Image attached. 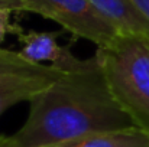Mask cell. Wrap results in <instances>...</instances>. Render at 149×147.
Wrapping results in <instances>:
<instances>
[{"mask_svg":"<svg viewBox=\"0 0 149 147\" xmlns=\"http://www.w3.org/2000/svg\"><path fill=\"white\" fill-rule=\"evenodd\" d=\"M133 7L136 9V12L146 20V23L149 25V0H129Z\"/></svg>","mask_w":149,"mask_h":147,"instance_id":"8fae6325","label":"cell"},{"mask_svg":"<svg viewBox=\"0 0 149 147\" xmlns=\"http://www.w3.org/2000/svg\"><path fill=\"white\" fill-rule=\"evenodd\" d=\"M129 127L135 124L114 101L94 55L32 97L25 124L10 140L16 147H52Z\"/></svg>","mask_w":149,"mask_h":147,"instance_id":"6da1fadb","label":"cell"},{"mask_svg":"<svg viewBox=\"0 0 149 147\" xmlns=\"http://www.w3.org/2000/svg\"><path fill=\"white\" fill-rule=\"evenodd\" d=\"M59 35H61L59 30L58 32H36V30L25 32L23 30L17 36L22 43V49L19 52L33 63L51 62V66L62 72L78 69L86 62V59L77 58L71 52L70 45L67 46L58 45L56 39Z\"/></svg>","mask_w":149,"mask_h":147,"instance_id":"277c9868","label":"cell"},{"mask_svg":"<svg viewBox=\"0 0 149 147\" xmlns=\"http://www.w3.org/2000/svg\"><path fill=\"white\" fill-rule=\"evenodd\" d=\"M64 72L48 65L33 63L20 52L0 48V87L32 81H56Z\"/></svg>","mask_w":149,"mask_h":147,"instance_id":"5b68a950","label":"cell"},{"mask_svg":"<svg viewBox=\"0 0 149 147\" xmlns=\"http://www.w3.org/2000/svg\"><path fill=\"white\" fill-rule=\"evenodd\" d=\"M25 12L49 19L75 38L93 42L97 48L109 46L120 35L88 0H25Z\"/></svg>","mask_w":149,"mask_h":147,"instance_id":"3957f363","label":"cell"},{"mask_svg":"<svg viewBox=\"0 0 149 147\" xmlns=\"http://www.w3.org/2000/svg\"><path fill=\"white\" fill-rule=\"evenodd\" d=\"M99 14L120 35L149 39V25L129 0H88Z\"/></svg>","mask_w":149,"mask_h":147,"instance_id":"8992f818","label":"cell"},{"mask_svg":"<svg viewBox=\"0 0 149 147\" xmlns=\"http://www.w3.org/2000/svg\"><path fill=\"white\" fill-rule=\"evenodd\" d=\"M55 81H32L20 85H10V87H0V115L9 110L10 107L22 102L31 101L33 95L49 87Z\"/></svg>","mask_w":149,"mask_h":147,"instance_id":"ba28073f","label":"cell"},{"mask_svg":"<svg viewBox=\"0 0 149 147\" xmlns=\"http://www.w3.org/2000/svg\"><path fill=\"white\" fill-rule=\"evenodd\" d=\"M96 56L114 101L135 127L149 131V39L119 35Z\"/></svg>","mask_w":149,"mask_h":147,"instance_id":"7a4b0ae2","label":"cell"},{"mask_svg":"<svg viewBox=\"0 0 149 147\" xmlns=\"http://www.w3.org/2000/svg\"><path fill=\"white\" fill-rule=\"evenodd\" d=\"M0 147H16V146L13 144V141L10 140V137L3 136V137H1V140H0Z\"/></svg>","mask_w":149,"mask_h":147,"instance_id":"7c38bea8","label":"cell"},{"mask_svg":"<svg viewBox=\"0 0 149 147\" xmlns=\"http://www.w3.org/2000/svg\"><path fill=\"white\" fill-rule=\"evenodd\" d=\"M0 10L25 12V0H0Z\"/></svg>","mask_w":149,"mask_h":147,"instance_id":"30bf717a","label":"cell"},{"mask_svg":"<svg viewBox=\"0 0 149 147\" xmlns=\"http://www.w3.org/2000/svg\"><path fill=\"white\" fill-rule=\"evenodd\" d=\"M1 137H3V136H0V140H1Z\"/></svg>","mask_w":149,"mask_h":147,"instance_id":"4fadbf2b","label":"cell"},{"mask_svg":"<svg viewBox=\"0 0 149 147\" xmlns=\"http://www.w3.org/2000/svg\"><path fill=\"white\" fill-rule=\"evenodd\" d=\"M12 10H0V43L9 33L19 36L23 32V29L19 25L12 23Z\"/></svg>","mask_w":149,"mask_h":147,"instance_id":"9c48e42d","label":"cell"},{"mask_svg":"<svg viewBox=\"0 0 149 147\" xmlns=\"http://www.w3.org/2000/svg\"><path fill=\"white\" fill-rule=\"evenodd\" d=\"M52 147H149V131L139 127L90 134Z\"/></svg>","mask_w":149,"mask_h":147,"instance_id":"52a82bcc","label":"cell"}]
</instances>
